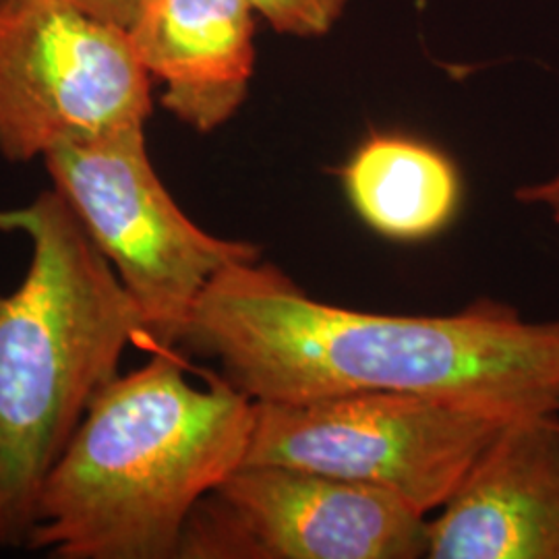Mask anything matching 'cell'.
<instances>
[{"label":"cell","mask_w":559,"mask_h":559,"mask_svg":"<svg viewBox=\"0 0 559 559\" xmlns=\"http://www.w3.org/2000/svg\"><path fill=\"white\" fill-rule=\"evenodd\" d=\"M179 346L216 360L253 402L402 392L506 420L559 404V320H524L489 299L454 316L344 309L261 260L210 282Z\"/></svg>","instance_id":"cell-1"},{"label":"cell","mask_w":559,"mask_h":559,"mask_svg":"<svg viewBox=\"0 0 559 559\" xmlns=\"http://www.w3.org/2000/svg\"><path fill=\"white\" fill-rule=\"evenodd\" d=\"M160 348L92 400L44 483L25 551L52 559H177L193 508L245 464L255 402L189 380Z\"/></svg>","instance_id":"cell-2"},{"label":"cell","mask_w":559,"mask_h":559,"mask_svg":"<svg viewBox=\"0 0 559 559\" xmlns=\"http://www.w3.org/2000/svg\"><path fill=\"white\" fill-rule=\"evenodd\" d=\"M32 258L0 293V549H27L44 483L143 336L138 307L55 189L11 214Z\"/></svg>","instance_id":"cell-3"},{"label":"cell","mask_w":559,"mask_h":559,"mask_svg":"<svg viewBox=\"0 0 559 559\" xmlns=\"http://www.w3.org/2000/svg\"><path fill=\"white\" fill-rule=\"evenodd\" d=\"M44 166L138 307L143 338L158 348L179 346L221 272L261 260L258 245L216 237L180 210L152 164L143 124L57 147Z\"/></svg>","instance_id":"cell-4"},{"label":"cell","mask_w":559,"mask_h":559,"mask_svg":"<svg viewBox=\"0 0 559 559\" xmlns=\"http://www.w3.org/2000/svg\"><path fill=\"white\" fill-rule=\"evenodd\" d=\"M510 420L448 400L359 392L255 402L245 464H286L438 512Z\"/></svg>","instance_id":"cell-5"},{"label":"cell","mask_w":559,"mask_h":559,"mask_svg":"<svg viewBox=\"0 0 559 559\" xmlns=\"http://www.w3.org/2000/svg\"><path fill=\"white\" fill-rule=\"evenodd\" d=\"M152 115L127 29L62 0H0V156L44 160Z\"/></svg>","instance_id":"cell-6"},{"label":"cell","mask_w":559,"mask_h":559,"mask_svg":"<svg viewBox=\"0 0 559 559\" xmlns=\"http://www.w3.org/2000/svg\"><path fill=\"white\" fill-rule=\"evenodd\" d=\"M429 519L399 496L286 464H242L193 508L177 559H417Z\"/></svg>","instance_id":"cell-7"},{"label":"cell","mask_w":559,"mask_h":559,"mask_svg":"<svg viewBox=\"0 0 559 559\" xmlns=\"http://www.w3.org/2000/svg\"><path fill=\"white\" fill-rule=\"evenodd\" d=\"M429 559H559V415L503 425L427 524Z\"/></svg>","instance_id":"cell-8"},{"label":"cell","mask_w":559,"mask_h":559,"mask_svg":"<svg viewBox=\"0 0 559 559\" xmlns=\"http://www.w3.org/2000/svg\"><path fill=\"white\" fill-rule=\"evenodd\" d=\"M129 41L162 106L198 133L240 110L255 71V11L247 0H143Z\"/></svg>","instance_id":"cell-9"},{"label":"cell","mask_w":559,"mask_h":559,"mask_svg":"<svg viewBox=\"0 0 559 559\" xmlns=\"http://www.w3.org/2000/svg\"><path fill=\"white\" fill-rule=\"evenodd\" d=\"M353 210L392 240H423L456 216L460 175L438 147L408 135L373 133L340 168Z\"/></svg>","instance_id":"cell-10"},{"label":"cell","mask_w":559,"mask_h":559,"mask_svg":"<svg viewBox=\"0 0 559 559\" xmlns=\"http://www.w3.org/2000/svg\"><path fill=\"white\" fill-rule=\"evenodd\" d=\"M274 32L295 38H320L344 15L350 0H247Z\"/></svg>","instance_id":"cell-11"},{"label":"cell","mask_w":559,"mask_h":559,"mask_svg":"<svg viewBox=\"0 0 559 559\" xmlns=\"http://www.w3.org/2000/svg\"><path fill=\"white\" fill-rule=\"evenodd\" d=\"M67 4H73L81 11L110 21L119 27H129V23L138 15L143 0H62Z\"/></svg>","instance_id":"cell-12"},{"label":"cell","mask_w":559,"mask_h":559,"mask_svg":"<svg viewBox=\"0 0 559 559\" xmlns=\"http://www.w3.org/2000/svg\"><path fill=\"white\" fill-rule=\"evenodd\" d=\"M514 198L522 205H539L547 210L554 222L559 224V168L558 173L547 180L522 185L514 191Z\"/></svg>","instance_id":"cell-13"},{"label":"cell","mask_w":559,"mask_h":559,"mask_svg":"<svg viewBox=\"0 0 559 559\" xmlns=\"http://www.w3.org/2000/svg\"><path fill=\"white\" fill-rule=\"evenodd\" d=\"M558 415H559V404H558Z\"/></svg>","instance_id":"cell-14"}]
</instances>
